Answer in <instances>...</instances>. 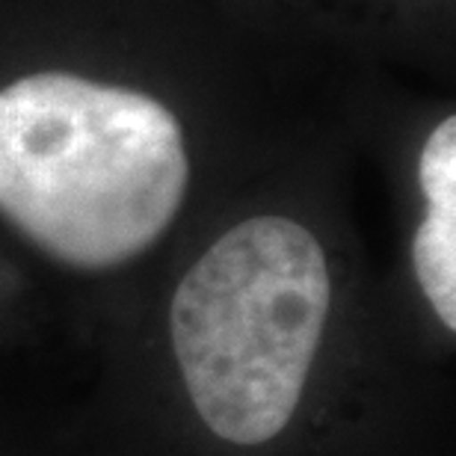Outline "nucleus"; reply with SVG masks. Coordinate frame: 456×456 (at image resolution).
Returning a JSON list of instances; mask_svg holds the SVG:
<instances>
[{"mask_svg":"<svg viewBox=\"0 0 456 456\" xmlns=\"http://www.w3.org/2000/svg\"><path fill=\"white\" fill-rule=\"evenodd\" d=\"M330 270L317 237L285 216L225 232L181 279L172 346L208 430L264 444L303 397L330 314Z\"/></svg>","mask_w":456,"mask_h":456,"instance_id":"f03ea898","label":"nucleus"},{"mask_svg":"<svg viewBox=\"0 0 456 456\" xmlns=\"http://www.w3.org/2000/svg\"><path fill=\"white\" fill-rule=\"evenodd\" d=\"M418 178L427 196V216L412 243L415 276L439 321L456 330V118L436 125L424 142Z\"/></svg>","mask_w":456,"mask_h":456,"instance_id":"7ed1b4c3","label":"nucleus"},{"mask_svg":"<svg viewBox=\"0 0 456 456\" xmlns=\"http://www.w3.org/2000/svg\"><path fill=\"white\" fill-rule=\"evenodd\" d=\"M187 181L181 125L151 95L62 71L0 89V214L69 267L142 255Z\"/></svg>","mask_w":456,"mask_h":456,"instance_id":"f257e3e1","label":"nucleus"}]
</instances>
